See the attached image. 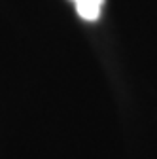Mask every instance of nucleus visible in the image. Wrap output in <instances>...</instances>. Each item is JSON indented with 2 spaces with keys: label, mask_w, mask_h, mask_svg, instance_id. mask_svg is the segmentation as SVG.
<instances>
[{
  "label": "nucleus",
  "mask_w": 157,
  "mask_h": 159,
  "mask_svg": "<svg viewBox=\"0 0 157 159\" xmlns=\"http://www.w3.org/2000/svg\"><path fill=\"white\" fill-rule=\"evenodd\" d=\"M76 4V11L85 21H96L101 17L104 0H72Z\"/></svg>",
  "instance_id": "obj_1"
}]
</instances>
